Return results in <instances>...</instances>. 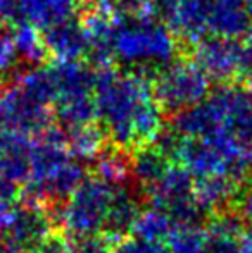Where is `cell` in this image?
I'll use <instances>...</instances> for the list:
<instances>
[{
  "label": "cell",
  "instance_id": "obj_1",
  "mask_svg": "<svg viewBox=\"0 0 252 253\" xmlns=\"http://www.w3.org/2000/svg\"><path fill=\"white\" fill-rule=\"evenodd\" d=\"M97 119L105 138L119 150L152 143L162 129L164 110L152 91V81L118 67L99 69L95 76Z\"/></svg>",
  "mask_w": 252,
  "mask_h": 253
},
{
  "label": "cell",
  "instance_id": "obj_2",
  "mask_svg": "<svg viewBox=\"0 0 252 253\" xmlns=\"http://www.w3.org/2000/svg\"><path fill=\"white\" fill-rule=\"evenodd\" d=\"M180 52V40L155 14L121 16V19L116 21L112 55L114 62L126 67L125 71L152 81Z\"/></svg>",
  "mask_w": 252,
  "mask_h": 253
},
{
  "label": "cell",
  "instance_id": "obj_3",
  "mask_svg": "<svg viewBox=\"0 0 252 253\" xmlns=\"http://www.w3.org/2000/svg\"><path fill=\"white\" fill-rule=\"evenodd\" d=\"M118 181L101 176L85 177L78 188L66 198L61 209V220L67 236L76 234H104L114 200Z\"/></svg>",
  "mask_w": 252,
  "mask_h": 253
},
{
  "label": "cell",
  "instance_id": "obj_4",
  "mask_svg": "<svg viewBox=\"0 0 252 253\" xmlns=\"http://www.w3.org/2000/svg\"><path fill=\"white\" fill-rule=\"evenodd\" d=\"M152 91L164 114H178L207 97L211 80L189 53H180L152 80Z\"/></svg>",
  "mask_w": 252,
  "mask_h": 253
},
{
  "label": "cell",
  "instance_id": "obj_5",
  "mask_svg": "<svg viewBox=\"0 0 252 253\" xmlns=\"http://www.w3.org/2000/svg\"><path fill=\"white\" fill-rule=\"evenodd\" d=\"M52 224L54 220L40 203H23L12 207L9 219L0 229V241L7 253H35L52 236Z\"/></svg>",
  "mask_w": 252,
  "mask_h": 253
},
{
  "label": "cell",
  "instance_id": "obj_6",
  "mask_svg": "<svg viewBox=\"0 0 252 253\" xmlns=\"http://www.w3.org/2000/svg\"><path fill=\"white\" fill-rule=\"evenodd\" d=\"M54 110L37 102L16 86H7L0 91V129L30 136L42 134L52 126Z\"/></svg>",
  "mask_w": 252,
  "mask_h": 253
},
{
  "label": "cell",
  "instance_id": "obj_7",
  "mask_svg": "<svg viewBox=\"0 0 252 253\" xmlns=\"http://www.w3.org/2000/svg\"><path fill=\"white\" fill-rule=\"evenodd\" d=\"M212 0H155L154 14L168 24L175 37L185 42L187 50L209 35Z\"/></svg>",
  "mask_w": 252,
  "mask_h": 253
},
{
  "label": "cell",
  "instance_id": "obj_8",
  "mask_svg": "<svg viewBox=\"0 0 252 253\" xmlns=\"http://www.w3.org/2000/svg\"><path fill=\"white\" fill-rule=\"evenodd\" d=\"M116 21L118 19L112 17V12L99 9L85 10V16L81 17L88 40V55L85 60L95 71L105 69L114 64L112 43H114Z\"/></svg>",
  "mask_w": 252,
  "mask_h": 253
},
{
  "label": "cell",
  "instance_id": "obj_9",
  "mask_svg": "<svg viewBox=\"0 0 252 253\" xmlns=\"http://www.w3.org/2000/svg\"><path fill=\"white\" fill-rule=\"evenodd\" d=\"M49 57L55 60H85L88 55V40L81 19L66 21L42 30Z\"/></svg>",
  "mask_w": 252,
  "mask_h": 253
},
{
  "label": "cell",
  "instance_id": "obj_10",
  "mask_svg": "<svg viewBox=\"0 0 252 253\" xmlns=\"http://www.w3.org/2000/svg\"><path fill=\"white\" fill-rule=\"evenodd\" d=\"M31 143L28 136L0 129V176L16 184L30 179Z\"/></svg>",
  "mask_w": 252,
  "mask_h": 253
},
{
  "label": "cell",
  "instance_id": "obj_11",
  "mask_svg": "<svg viewBox=\"0 0 252 253\" xmlns=\"http://www.w3.org/2000/svg\"><path fill=\"white\" fill-rule=\"evenodd\" d=\"M17 2L23 19L40 31L73 17L78 7L74 0H17Z\"/></svg>",
  "mask_w": 252,
  "mask_h": 253
},
{
  "label": "cell",
  "instance_id": "obj_12",
  "mask_svg": "<svg viewBox=\"0 0 252 253\" xmlns=\"http://www.w3.org/2000/svg\"><path fill=\"white\" fill-rule=\"evenodd\" d=\"M9 31L12 35L16 50L19 53V59L26 71L38 66H44L45 60L50 59L47 47H45L44 37H42V31L38 28L31 26L30 23L23 21V23L9 28Z\"/></svg>",
  "mask_w": 252,
  "mask_h": 253
},
{
  "label": "cell",
  "instance_id": "obj_13",
  "mask_svg": "<svg viewBox=\"0 0 252 253\" xmlns=\"http://www.w3.org/2000/svg\"><path fill=\"white\" fill-rule=\"evenodd\" d=\"M169 167H171L169 159L155 145L152 147V143L135 148L133 159L130 160L131 172L144 186H151L152 183H155Z\"/></svg>",
  "mask_w": 252,
  "mask_h": 253
},
{
  "label": "cell",
  "instance_id": "obj_14",
  "mask_svg": "<svg viewBox=\"0 0 252 253\" xmlns=\"http://www.w3.org/2000/svg\"><path fill=\"white\" fill-rule=\"evenodd\" d=\"M175 231V224H173V220L166 213H162L157 209H152L140 213L131 233L138 238H144V240L168 243Z\"/></svg>",
  "mask_w": 252,
  "mask_h": 253
},
{
  "label": "cell",
  "instance_id": "obj_15",
  "mask_svg": "<svg viewBox=\"0 0 252 253\" xmlns=\"http://www.w3.org/2000/svg\"><path fill=\"white\" fill-rule=\"evenodd\" d=\"M24 71L26 69L19 59L10 31H0V84L12 81L17 74Z\"/></svg>",
  "mask_w": 252,
  "mask_h": 253
},
{
  "label": "cell",
  "instance_id": "obj_16",
  "mask_svg": "<svg viewBox=\"0 0 252 253\" xmlns=\"http://www.w3.org/2000/svg\"><path fill=\"white\" fill-rule=\"evenodd\" d=\"M67 241L74 253H112L116 247V241L102 233L67 236Z\"/></svg>",
  "mask_w": 252,
  "mask_h": 253
},
{
  "label": "cell",
  "instance_id": "obj_17",
  "mask_svg": "<svg viewBox=\"0 0 252 253\" xmlns=\"http://www.w3.org/2000/svg\"><path fill=\"white\" fill-rule=\"evenodd\" d=\"M112 253H171L169 252L168 243H161V241H151L144 240V238H123L118 241Z\"/></svg>",
  "mask_w": 252,
  "mask_h": 253
},
{
  "label": "cell",
  "instance_id": "obj_18",
  "mask_svg": "<svg viewBox=\"0 0 252 253\" xmlns=\"http://www.w3.org/2000/svg\"><path fill=\"white\" fill-rule=\"evenodd\" d=\"M154 7L155 0H112V10H118L126 17L154 14Z\"/></svg>",
  "mask_w": 252,
  "mask_h": 253
},
{
  "label": "cell",
  "instance_id": "obj_19",
  "mask_svg": "<svg viewBox=\"0 0 252 253\" xmlns=\"http://www.w3.org/2000/svg\"><path fill=\"white\" fill-rule=\"evenodd\" d=\"M23 21L17 0H0V26L9 30Z\"/></svg>",
  "mask_w": 252,
  "mask_h": 253
},
{
  "label": "cell",
  "instance_id": "obj_20",
  "mask_svg": "<svg viewBox=\"0 0 252 253\" xmlns=\"http://www.w3.org/2000/svg\"><path fill=\"white\" fill-rule=\"evenodd\" d=\"M35 253H74V250L71 248L67 238L64 240L61 236H50L38 247Z\"/></svg>",
  "mask_w": 252,
  "mask_h": 253
},
{
  "label": "cell",
  "instance_id": "obj_21",
  "mask_svg": "<svg viewBox=\"0 0 252 253\" xmlns=\"http://www.w3.org/2000/svg\"><path fill=\"white\" fill-rule=\"evenodd\" d=\"M17 184L0 176V203H14L17 200Z\"/></svg>",
  "mask_w": 252,
  "mask_h": 253
},
{
  "label": "cell",
  "instance_id": "obj_22",
  "mask_svg": "<svg viewBox=\"0 0 252 253\" xmlns=\"http://www.w3.org/2000/svg\"><path fill=\"white\" fill-rule=\"evenodd\" d=\"M92 9L105 10V12H114V10H112V0H92Z\"/></svg>",
  "mask_w": 252,
  "mask_h": 253
},
{
  "label": "cell",
  "instance_id": "obj_23",
  "mask_svg": "<svg viewBox=\"0 0 252 253\" xmlns=\"http://www.w3.org/2000/svg\"><path fill=\"white\" fill-rule=\"evenodd\" d=\"M244 217H246V220L252 226V193L247 195L246 202H244Z\"/></svg>",
  "mask_w": 252,
  "mask_h": 253
},
{
  "label": "cell",
  "instance_id": "obj_24",
  "mask_svg": "<svg viewBox=\"0 0 252 253\" xmlns=\"http://www.w3.org/2000/svg\"><path fill=\"white\" fill-rule=\"evenodd\" d=\"M239 253H252V240H247L240 245L239 248Z\"/></svg>",
  "mask_w": 252,
  "mask_h": 253
},
{
  "label": "cell",
  "instance_id": "obj_25",
  "mask_svg": "<svg viewBox=\"0 0 252 253\" xmlns=\"http://www.w3.org/2000/svg\"><path fill=\"white\" fill-rule=\"evenodd\" d=\"M74 2H76V5L85 7V10L92 9V0H74Z\"/></svg>",
  "mask_w": 252,
  "mask_h": 253
},
{
  "label": "cell",
  "instance_id": "obj_26",
  "mask_svg": "<svg viewBox=\"0 0 252 253\" xmlns=\"http://www.w3.org/2000/svg\"><path fill=\"white\" fill-rule=\"evenodd\" d=\"M247 95H249V98H251V102H252V74H251V76L249 78H247Z\"/></svg>",
  "mask_w": 252,
  "mask_h": 253
},
{
  "label": "cell",
  "instance_id": "obj_27",
  "mask_svg": "<svg viewBox=\"0 0 252 253\" xmlns=\"http://www.w3.org/2000/svg\"><path fill=\"white\" fill-rule=\"evenodd\" d=\"M0 253H7L5 248H3V245H2V241H0Z\"/></svg>",
  "mask_w": 252,
  "mask_h": 253
}]
</instances>
